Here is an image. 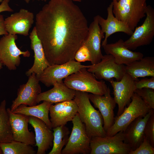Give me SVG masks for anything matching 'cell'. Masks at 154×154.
Segmentation results:
<instances>
[{
	"label": "cell",
	"mask_w": 154,
	"mask_h": 154,
	"mask_svg": "<svg viewBox=\"0 0 154 154\" xmlns=\"http://www.w3.org/2000/svg\"><path fill=\"white\" fill-rule=\"evenodd\" d=\"M35 19L37 33L50 65L75 60L89 27L79 7L72 0H50Z\"/></svg>",
	"instance_id": "1"
},
{
	"label": "cell",
	"mask_w": 154,
	"mask_h": 154,
	"mask_svg": "<svg viewBox=\"0 0 154 154\" xmlns=\"http://www.w3.org/2000/svg\"><path fill=\"white\" fill-rule=\"evenodd\" d=\"M73 100L77 105L80 119L90 139L95 137L106 136L103 128L102 116L100 111L96 110L91 104L88 93L76 91Z\"/></svg>",
	"instance_id": "2"
},
{
	"label": "cell",
	"mask_w": 154,
	"mask_h": 154,
	"mask_svg": "<svg viewBox=\"0 0 154 154\" xmlns=\"http://www.w3.org/2000/svg\"><path fill=\"white\" fill-rule=\"evenodd\" d=\"M147 0H113L115 17L133 31L141 19L146 16Z\"/></svg>",
	"instance_id": "3"
},
{
	"label": "cell",
	"mask_w": 154,
	"mask_h": 154,
	"mask_svg": "<svg viewBox=\"0 0 154 154\" xmlns=\"http://www.w3.org/2000/svg\"><path fill=\"white\" fill-rule=\"evenodd\" d=\"M83 68L64 79L65 84L75 91L103 95L108 87L103 80L98 81L94 74Z\"/></svg>",
	"instance_id": "4"
},
{
	"label": "cell",
	"mask_w": 154,
	"mask_h": 154,
	"mask_svg": "<svg viewBox=\"0 0 154 154\" xmlns=\"http://www.w3.org/2000/svg\"><path fill=\"white\" fill-rule=\"evenodd\" d=\"M131 100L122 113L115 117L113 125L106 132L107 136H112L119 131H124L135 119L140 116H144L151 109L135 93Z\"/></svg>",
	"instance_id": "5"
},
{
	"label": "cell",
	"mask_w": 154,
	"mask_h": 154,
	"mask_svg": "<svg viewBox=\"0 0 154 154\" xmlns=\"http://www.w3.org/2000/svg\"><path fill=\"white\" fill-rule=\"evenodd\" d=\"M123 131L111 136L95 137L90 141V154H129V145L124 142Z\"/></svg>",
	"instance_id": "6"
},
{
	"label": "cell",
	"mask_w": 154,
	"mask_h": 154,
	"mask_svg": "<svg viewBox=\"0 0 154 154\" xmlns=\"http://www.w3.org/2000/svg\"><path fill=\"white\" fill-rule=\"evenodd\" d=\"M73 124L70 135L61 154H87L90 153V139L88 136L84 124L78 113L72 121Z\"/></svg>",
	"instance_id": "7"
},
{
	"label": "cell",
	"mask_w": 154,
	"mask_h": 154,
	"mask_svg": "<svg viewBox=\"0 0 154 154\" xmlns=\"http://www.w3.org/2000/svg\"><path fill=\"white\" fill-rule=\"evenodd\" d=\"M146 17L143 24L136 27L130 37L124 41V46L130 50L149 45L153 40L154 36V9L149 5L147 7Z\"/></svg>",
	"instance_id": "8"
},
{
	"label": "cell",
	"mask_w": 154,
	"mask_h": 154,
	"mask_svg": "<svg viewBox=\"0 0 154 154\" xmlns=\"http://www.w3.org/2000/svg\"><path fill=\"white\" fill-rule=\"evenodd\" d=\"M17 35H4L0 39V61L9 70H15L21 63L20 55L29 57L30 53L28 50L22 51L17 46Z\"/></svg>",
	"instance_id": "9"
},
{
	"label": "cell",
	"mask_w": 154,
	"mask_h": 154,
	"mask_svg": "<svg viewBox=\"0 0 154 154\" xmlns=\"http://www.w3.org/2000/svg\"><path fill=\"white\" fill-rule=\"evenodd\" d=\"M89 66L82 65L75 60L62 64L50 65L37 78L40 82L46 86L49 87L81 69L88 68Z\"/></svg>",
	"instance_id": "10"
},
{
	"label": "cell",
	"mask_w": 154,
	"mask_h": 154,
	"mask_svg": "<svg viewBox=\"0 0 154 154\" xmlns=\"http://www.w3.org/2000/svg\"><path fill=\"white\" fill-rule=\"evenodd\" d=\"M125 65L117 64L112 55L106 54L99 62L89 65L87 69L97 79L110 82L114 78L116 81L121 80L125 73Z\"/></svg>",
	"instance_id": "11"
},
{
	"label": "cell",
	"mask_w": 154,
	"mask_h": 154,
	"mask_svg": "<svg viewBox=\"0 0 154 154\" xmlns=\"http://www.w3.org/2000/svg\"><path fill=\"white\" fill-rule=\"evenodd\" d=\"M109 82L113 87L114 98L118 106L117 116L120 115L129 103L136 90L135 81L125 73L119 81L112 80Z\"/></svg>",
	"instance_id": "12"
},
{
	"label": "cell",
	"mask_w": 154,
	"mask_h": 154,
	"mask_svg": "<svg viewBox=\"0 0 154 154\" xmlns=\"http://www.w3.org/2000/svg\"><path fill=\"white\" fill-rule=\"evenodd\" d=\"M28 77L27 82L21 85L18 89L17 97L13 101L11 107L12 112L22 104L29 106L37 105V96L41 92L40 81L34 73Z\"/></svg>",
	"instance_id": "13"
},
{
	"label": "cell",
	"mask_w": 154,
	"mask_h": 154,
	"mask_svg": "<svg viewBox=\"0 0 154 154\" xmlns=\"http://www.w3.org/2000/svg\"><path fill=\"white\" fill-rule=\"evenodd\" d=\"M14 140L31 146L35 145V135L28 127L29 116L13 113L7 109Z\"/></svg>",
	"instance_id": "14"
},
{
	"label": "cell",
	"mask_w": 154,
	"mask_h": 154,
	"mask_svg": "<svg viewBox=\"0 0 154 154\" xmlns=\"http://www.w3.org/2000/svg\"><path fill=\"white\" fill-rule=\"evenodd\" d=\"M34 19L33 13L28 10L21 9L18 12L5 19L6 30L10 34L27 36L34 22Z\"/></svg>",
	"instance_id": "15"
},
{
	"label": "cell",
	"mask_w": 154,
	"mask_h": 154,
	"mask_svg": "<svg viewBox=\"0 0 154 154\" xmlns=\"http://www.w3.org/2000/svg\"><path fill=\"white\" fill-rule=\"evenodd\" d=\"M90 101L98 108L103 120V128L106 133L113 125L114 120V110L116 103L110 94V89L108 90L103 95L88 94Z\"/></svg>",
	"instance_id": "16"
},
{
	"label": "cell",
	"mask_w": 154,
	"mask_h": 154,
	"mask_svg": "<svg viewBox=\"0 0 154 154\" xmlns=\"http://www.w3.org/2000/svg\"><path fill=\"white\" fill-rule=\"evenodd\" d=\"M52 128L65 125L72 121L78 113V106L73 99L51 105L49 110Z\"/></svg>",
	"instance_id": "17"
},
{
	"label": "cell",
	"mask_w": 154,
	"mask_h": 154,
	"mask_svg": "<svg viewBox=\"0 0 154 154\" xmlns=\"http://www.w3.org/2000/svg\"><path fill=\"white\" fill-rule=\"evenodd\" d=\"M98 22V15L94 17L88 27L86 37L83 44L88 48L91 56L92 64H97L101 60L103 55L101 50V43L104 38Z\"/></svg>",
	"instance_id": "18"
},
{
	"label": "cell",
	"mask_w": 154,
	"mask_h": 154,
	"mask_svg": "<svg viewBox=\"0 0 154 154\" xmlns=\"http://www.w3.org/2000/svg\"><path fill=\"white\" fill-rule=\"evenodd\" d=\"M29 123L35 132V146L38 148L36 154H45L53 145V135L52 129L43 121L35 117L29 116Z\"/></svg>",
	"instance_id": "19"
},
{
	"label": "cell",
	"mask_w": 154,
	"mask_h": 154,
	"mask_svg": "<svg viewBox=\"0 0 154 154\" xmlns=\"http://www.w3.org/2000/svg\"><path fill=\"white\" fill-rule=\"evenodd\" d=\"M154 111V110L151 109L144 116L137 117L123 131L124 142L129 145L131 150L137 148L143 141L145 124Z\"/></svg>",
	"instance_id": "20"
},
{
	"label": "cell",
	"mask_w": 154,
	"mask_h": 154,
	"mask_svg": "<svg viewBox=\"0 0 154 154\" xmlns=\"http://www.w3.org/2000/svg\"><path fill=\"white\" fill-rule=\"evenodd\" d=\"M113 3L112 2L107 8V17L104 19L98 15V22L102 32L105 34L102 46L107 43L108 38L112 35L118 32L124 33L131 36L133 31L126 24L119 20L114 16L113 12Z\"/></svg>",
	"instance_id": "21"
},
{
	"label": "cell",
	"mask_w": 154,
	"mask_h": 154,
	"mask_svg": "<svg viewBox=\"0 0 154 154\" xmlns=\"http://www.w3.org/2000/svg\"><path fill=\"white\" fill-rule=\"evenodd\" d=\"M123 42V40L120 39L115 43H107L102 47L106 54L112 55L119 64L126 65L143 57L142 53L128 49L124 46Z\"/></svg>",
	"instance_id": "22"
},
{
	"label": "cell",
	"mask_w": 154,
	"mask_h": 154,
	"mask_svg": "<svg viewBox=\"0 0 154 154\" xmlns=\"http://www.w3.org/2000/svg\"><path fill=\"white\" fill-rule=\"evenodd\" d=\"M29 37L31 40V48L34 52V60L33 66L26 72V75L29 76L34 73L38 77L50 64L46 58L35 27L30 33Z\"/></svg>",
	"instance_id": "23"
},
{
	"label": "cell",
	"mask_w": 154,
	"mask_h": 154,
	"mask_svg": "<svg viewBox=\"0 0 154 154\" xmlns=\"http://www.w3.org/2000/svg\"><path fill=\"white\" fill-rule=\"evenodd\" d=\"M51 89L38 95L37 104L44 101L56 104L74 99L76 91L68 87L63 80L55 83Z\"/></svg>",
	"instance_id": "24"
},
{
	"label": "cell",
	"mask_w": 154,
	"mask_h": 154,
	"mask_svg": "<svg viewBox=\"0 0 154 154\" xmlns=\"http://www.w3.org/2000/svg\"><path fill=\"white\" fill-rule=\"evenodd\" d=\"M125 73L135 81L139 78L154 77V57H143L125 65Z\"/></svg>",
	"instance_id": "25"
},
{
	"label": "cell",
	"mask_w": 154,
	"mask_h": 154,
	"mask_svg": "<svg viewBox=\"0 0 154 154\" xmlns=\"http://www.w3.org/2000/svg\"><path fill=\"white\" fill-rule=\"evenodd\" d=\"M53 103L46 101H43L40 104L28 107L27 105L22 104L12 112L38 118L43 121L52 129L48 114L50 106Z\"/></svg>",
	"instance_id": "26"
},
{
	"label": "cell",
	"mask_w": 154,
	"mask_h": 154,
	"mask_svg": "<svg viewBox=\"0 0 154 154\" xmlns=\"http://www.w3.org/2000/svg\"><path fill=\"white\" fill-rule=\"evenodd\" d=\"M6 106V102L4 100L0 104V143L14 140Z\"/></svg>",
	"instance_id": "27"
},
{
	"label": "cell",
	"mask_w": 154,
	"mask_h": 154,
	"mask_svg": "<svg viewBox=\"0 0 154 154\" xmlns=\"http://www.w3.org/2000/svg\"><path fill=\"white\" fill-rule=\"evenodd\" d=\"M53 147L48 154H61L63 147L67 144L70 132L68 127L61 125L52 128Z\"/></svg>",
	"instance_id": "28"
},
{
	"label": "cell",
	"mask_w": 154,
	"mask_h": 154,
	"mask_svg": "<svg viewBox=\"0 0 154 154\" xmlns=\"http://www.w3.org/2000/svg\"><path fill=\"white\" fill-rule=\"evenodd\" d=\"M3 154H35L37 152L31 145L13 140L7 143H0Z\"/></svg>",
	"instance_id": "29"
},
{
	"label": "cell",
	"mask_w": 154,
	"mask_h": 154,
	"mask_svg": "<svg viewBox=\"0 0 154 154\" xmlns=\"http://www.w3.org/2000/svg\"><path fill=\"white\" fill-rule=\"evenodd\" d=\"M135 93L141 98L151 109H154V89L146 88L136 89Z\"/></svg>",
	"instance_id": "30"
},
{
	"label": "cell",
	"mask_w": 154,
	"mask_h": 154,
	"mask_svg": "<svg viewBox=\"0 0 154 154\" xmlns=\"http://www.w3.org/2000/svg\"><path fill=\"white\" fill-rule=\"evenodd\" d=\"M145 136L154 147V111L147 120L144 129Z\"/></svg>",
	"instance_id": "31"
},
{
	"label": "cell",
	"mask_w": 154,
	"mask_h": 154,
	"mask_svg": "<svg viewBox=\"0 0 154 154\" xmlns=\"http://www.w3.org/2000/svg\"><path fill=\"white\" fill-rule=\"evenodd\" d=\"M154 147H153L144 136V139L136 149L131 150L129 154H154Z\"/></svg>",
	"instance_id": "32"
},
{
	"label": "cell",
	"mask_w": 154,
	"mask_h": 154,
	"mask_svg": "<svg viewBox=\"0 0 154 154\" xmlns=\"http://www.w3.org/2000/svg\"><path fill=\"white\" fill-rule=\"evenodd\" d=\"M75 61L81 62L91 61V57L90 52L88 48L83 44L76 52L75 56Z\"/></svg>",
	"instance_id": "33"
},
{
	"label": "cell",
	"mask_w": 154,
	"mask_h": 154,
	"mask_svg": "<svg viewBox=\"0 0 154 154\" xmlns=\"http://www.w3.org/2000/svg\"><path fill=\"white\" fill-rule=\"evenodd\" d=\"M135 85L136 89L146 88L154 89V77L138 79L135 81Z\"/></svg>",
	"instance_id": "34"
},
{
	"label": "cell",
	"mask_w": 154,
	"mask_h": 154,
	"mask_svg": "<svg viewBox=\"0 0 154 154\" xmlns=\"http://www.w3.org/2000/svg\"><path fill=\"white\" fill-rule=\"evenodd\" d=\"M9 1L10 0H3L0 5V13L4 11H13L9 5Z\"/></svg>",
	"instance_id": "35"
},
{
	"label": "cell",
	"mask_w": 154,
	"mask_h": 154,
	"mask_svg": "<svg viewBox=\"0 0 154 154\" xmlns=\"http://www.w3.org/2000/svg\"><path fill=\"white\" fill-rule=\"evenodd\" d=\"M4 19L3 15L0 14V35L8 34L5 27Z\"/></svg>",
	"instance_id": "36"
},
{
	"label": "cell",
	"mask_w": 154,
	"mask_h": 154,
	"mask_svg": "<svg viewBox=\"0 0 154 154\" xmlns=\"http://www.w3.org/2000/svg\"><path fill=\"white\" fill-rule=\"evenodd\" d=\"M3 64L0 61V70L2 68Z\"/></svg>",
	"instance_id": "37"
},
{
	"label": "cell",
	"mask_w": 154,
	"mask_h": 154,
	"mask_svg": "<svg viewBox=\"0 0 154 154\" xmlns=\"http://www.w3.org/2000/svg\"><path fill=\"white\" fill-rule=\"evenodd\" d=\"M25 2L27 3H29L30 0H24Z\"/></svg>",
	"instance_id": "38"
},
{
	"label": "cell",
	"mask_w": 154,
	"mask_h": 154,
	"mask_svg": "<svg viewBox=\"0 0 154 154\" xmlns=\"http://www.w3.org/2000/svg\"><path fill=\"white\" fill-rule=\"evenodd\" d=\"M73 1L81 2L83 0H72Z\"/></svg>",
	"instance_id": "39"
},
{
	"label": "cell",
	"mask_w": 154,
	"mask_h": 154,
	"mask_svg": "<svg viewBox=\"0 0 154 154\" xmlns=\"http://www.w3.org/2000/svg\"><path fill=\"white\" fill-rule=\"evenodd\" d=\"M0 154H3L2 151L0 147Z\"/></svg>",
	"instance_id": "40"
},
{
	"label": "cell",
	"mask_w": 154,
	"mask_h": 154,
	"mask_svg": "<svg viewBox=\"0 0 154 154\" xmlns=\"http://www.w3.org/2000/svg\"><path fill=\"white\" fill-rule=\"evenodd\" d=\"M41 0L42 1H46L47 0Z\"/></svg>",
	"instance_id": "41"
},
{
	"label": "cell",
	"mask_w": 154,
	"mask_h": 154,
	"mask_svg": "<svg viewBox=\"0 0 154 154\" xmlns=\"http://www.w3.org/2000/svg\"><path fill=\"white\" fill-rule=\"evenodd\" d=\"M3 0H0V2H1Z\"/></svg>",
	"instance_id": "42"
},
{
	"label": "cell",
	"mask_w": 154,
	"mask_h": 154,
	"mask_svg": "<svg viewBox=\"0 0 154 154\" xmlns=\"http://www.w3.org/2000/svg\"><path fill=\"white\" fill-rule=\"evenodd\" d=\"M37 0V1H39L40 0Z\"/></svg>",
	"instance_id": "43"
},
{
	"label": "cell",
	"mask_w": 154,
	"mask_h": 154,
	"mask_svg": "<svg viewBox=\"0 0 154 154\" xmlns=\"http://www.w3.org/2000/svg\"><path fill=\"white\" fill-rule=\"evenodd\" d=\"M116 1H119V0H116Z\"/></svg>",
	"instance_id": "44"
}]
</instances>
